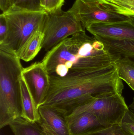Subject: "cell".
Wrapping results in <instances>:
<instances>
[{"label": "cell", "mask_w": 134, "mask_h": 135, "mask_svg": "<svg viewBox=\"0 0 134 135\" xmlns=\"http://www.w3.org/2000/svg\"><path fill=\"white\" fill-rule=\"evenodd\" d=\"M21 117L28 122L40 123L41 117L30 89L23 76L20 79Z\"/></svg>", "instance_id": "12"}, {"label": "cell", "mask_w": 134, "mask_h": 135, "mask_svg": "<svg viewBox=\"0 0 134 135\" xmlns=\"http://www.w3.org/2000/svg\"><path fill=\"white\" fill-rule=\"evenodd\" d=\"M9 9L28 12H46L41 5L40 0H16Z\"/></svg>", "instance_id": "18"}, {"label": "cell", "mask_w": 134, "mask_h": 135, "mask_svg": "<svg viewBox=\"0 0 134 135\" xmlns=\"http://www.w3.org/2000/svg\"><path fill=\"white\" fill-rule=\"evenodd\" d=\"M71 135H85L106 128L101 124L92 113L83 112L67 116Z\"/></svg>", "instance_id": "10"}, {"label": "cell", "mask_w": 134, "mask_h": 135, "mask_svg": "<svg viewBox=\"0 0 134 135\" xmlns=\"http://www.w3.org/2000/svg\"><path fill=\"white\" fill-rule=\"evenodd\" d=\"M64 2L65 0H46L45 10L50 12L62 9Z\"/></svg>", "instance_id": "21"}, {"label": "cell", "mask_w": 134, "mask_h": 135, "mask_svg": "<svg viewBox=\"0 0 134 135\" xmlns=\"http://www.w3.org/2000/svg\"><path fill=\"white\" fill-rule=\"evenodd\" d=\"M114 65L119 78L125 81L134 91V61L127 57H121Z\"/></svg>", "instance_id": "15"}, {"label": "cell", "mask_w": 134, "mask_h": 135, "mask_svg": "<svg viewBox=\"0 0 134 135\" xmlns=\"http://www.w3.org/2000/svg\"><path fill=\"white\" fill-rule=\"evenodd\" d=\"M14 51L0 46V128L21 117L23 67Z\"/></svg>", "instance_id": "3"}, {"label": "cell", "mask_w": 134, "mask_h": 135, "mask_svg": "<svg viewBox=\"0 0 134 135\" xmlns=\"http://www.w3.org/2000/svg\"><path fill=\"white\" fill-rule=\"evenodd\" d=\"M50 87L42 105L55 108L67 116L93 97L119 94L124 89L116 68L104 67L69 72L63 77L50 75Z\"/></svg>", "instance_id": "1"}, {"label": "cell", "mask_w": 134, "mask_h": 135, "mask_svg": "<svg viewBox=\"0 0 134 135\" xmlns=\"http://www.w3.org/2000/svg\"><path fill=\"white\" fill-rule=\"evenodd\" d=\"M121 57L85 30L66 38L50 49L41 61L50 75L63 77L69 72L104 67Z\"/></svg>", "instance_id": "2"}, {"label": "cell", "mask_w": 134, "mask_h": 135, "mask_svg": "<svg viewBox=\"0 0 134 135\" xmlns=\"http://www.w3.org/2000/svg\"><path fill=\"white\" fill-rule=\"evenodd\" d=\"M86 29L94 36L134 40V16L128 20L118 23L93 24Z\"/></svg>", "instance_id": "9"}, {"label": "cell", "mask_w": 134, "mask_h": 135, "mask_svg": "<svg viewBox=\"0 0 134 135\" xmlns=\"http://www.w3.org/2000/svg\"><path fill=\"white\" fill-rule=\"evenodd\" d=\"M129 110L122 94H116L93 97L85 104L75 109L68 115L83 112L90 113L97 117L101 124L108 128L120 124Z\"/></svg>", "instance_id": "5"}, {"label": "cell", "mask_w": 134, "mask_h": 135, "mask_svg": "<svg viewBox=\"0 0 134 135\" xmlns=\"http://www.w3.org/2000/svg\"><path fill=\"white\" fill-rule=\"evenodd\" d=\"M103 3L120 14L134 16V0H112Z\"/></svg>", "instance_id": "17"}, {"label": "cell", "mask_w": 134, "mask_h": 135, "mask_svg": "<svg viewBox=\"0 0 134 135\" xmlns=\"http://www.w3.org/2000/svg\"><path fill=\"white\" fill-rule=\"evenodd\" d=\"M22 75L38 109L43 104L49 90L50 74L41 61L36 62L24 68Z\"/></svg>", "instance_id": "8"}, {"label": "cell", "mask_w": 134, "mask_h": 135, "mask_svg": "<svg viewBox=\"0 0 134 135\" xmlns=\"http://www.w3.org/2000/svg\"><path fill=\"white\" fill-rule=\"evenodd\" d=\"M44 35L41 31L35 32L15 52L18 57L26 62L33 60L42 49Z\"/></svg>", "instance_id": "13"}, {"label": "cell", "mask_w": 134, "mask_h": 135, "mask_svg": "<svg viewBox=\"0 0 134 135\" xmlns=\"http://www.w3.org/2000/svg\"><path fill=\"white\" fill-rule=\"evenodd\" d=\"M84 30L81 22L68 10L61 9L47 12L41 29L42 49L49 51L66 38Z\"/></svg>", "instance_id": "6"}, {"label": "cell", "mask_w": 134, "mask_h": 135, "mask_svg": "<svg viewBox=\"0 0 134 135\" xmlns=\"http://www.w3.org/2000/svg\"><path fill=\"white\" fill-rule=\"evenodd\" d=\"M16 0H10V4H11V7L14 4Z\"/></svg>", "instance_id": "28"}, {"label": "cell", "mask_w": 134, "mask_h": 135, "mask_svg": "<svg viewBox=\"0 0 134 135\" xmlns=\"http://www.w3.org/2000/svg\"><path fill=\"white\" fill-rule=\"evenodd\" d=\"M97 1H99L101 3H103V2H105L110 1H112V0H97Z\"/></svg>", "instance_id": "27"}, {"label": "cell", "mask_w": 134, "mask_h": 135, "mask_svg": "<svg viewBox=\"0 0 134 135\" xmlns=\"http://www.w3.org/2000/svg\"><path fill=\"white\" fill-rule=\"evenodd\" d=\"M104 44L111 53L119 55L121 57H127L134 61V40H124L94 36Z\"/></svg>", "instance_id": "14"}, {"label": "cell", "mask_w": 134, "mask_h": 135, "mask_svg": "<svg viewBox=\"0 0 134 135\" xmlns=\"http://www.w3.org/2000/svg\"><path fill=\"white\" fill-rule=\"evenodd\" d=\"M41 127V132L43 135H58L50 127L44 123H38Z\"/></svg>", "instance_id": "23"}, {"label": "cell", "mask_w": 134, "mask_h": 135, "mask_svg": "<svg viewBox=\"0 0 134 135\" xmlns=\"http://www.w3.org/2000/svg\"><path fill=\"white\" fill-rule=\"evenodd\" d=\"M38 111L41 123L48 125L58 135H71L68 126L67 115L66 113L46 105L40 106Z\"/></svg>", "instance_id": "11"}, {"label": "cell", "mask_w": 134, "mask_h": 135, "mask_svg": "<svg viewBox=\"0 0 134 135\" xmlns=\"http://www.w3.org/2000/svg\"><path fill=\"white\" fill-rule=\"evenodd\" d=\"M9 126L14 135H43L38 123H30L21 117Z\"/></svg>", "instance_id": "16"}, {"label": "cell", "mask_w": 134, "mask_h": 135, "mask_svg": "<svg viewBox=\"0 0 134 135\" xmlns=\"http://www.w3.org/2000/svg\"><path fill=\"white\" fill-rule=\"evenodd\" d=\"M8 31V24L3 13L0 15V43L4 40Z\"/></svg>", "instance_id": "22"}, {"label": "cell", "mask_w": 134, "mask_h": 135, "mask_svg": "<svg viewBox=\"0 0 134 135\" xmlns=\"http://www.w3.org/2000/svg\"><path fill=\"white\" fill-rule=\"evenodd\" d=\"M122 129L129 135H134V113L129 110L124 115L120 124Z\"/></svg>", "instance_id": "19"}, {"label": "cell", "mask_w": 134, "mask_h": 135, "mask_svg": "<svg viewBox=\"0 0 134 135\" xmlns=\"http://www.w3.org/2000/svg\"><path fill=\"white\" fill-rule=\"evenodd\" d=\"M129 108L133 112H134V97L133 98V101L132 103L129 105Z\"/></svg>", "instance_id": "25"}, {"label": "cell", "mask_w": 134, "mask_h": 135, "mask_svg": "<svg viewBox=\"0 0 134 135\" xmlns=\"http://www.w3.org/2000/svg\"><path fill=\"white\" fill-rule=\"evenodd\" d=\"M85 135H129L120 124H116L100 131Z\"/></svg>", "instance_id": "20"}, {"label": "cell", "mask_w": 134, "mask_h": 135, "mask_svg": "<svg viewBox=\"0 0 134 135\" xmlns=\"http://www.w3.org/2000/svg\"><path fill=\"white\" fill-rule=\"evenodd\" d=\"M47 12H28L9 9L2 13L5 17L8 31L0 46L15 53L34 32L41 31Z\"/></svg>", "instance_id": "4"}, {"label": "cell", "mask_w": 134, "mask_h": 135, "mask_svg": "<svg viewBox=\"0 0 134 135\" xmlns=\"http://www.w3.org/2000/svg\"><path fill=\"white\" fill-rule=\"evenodd\" d=\"M68 11L86 29L93 24L118 23L128 20L132 17L120 14L97 0H75Z\"/></svg>", "instance_id": "7"}, {"label": "cell", "mask_w": 134, "mask_h": 135, "mask_svg": "<svg viewBox=\"0 0 134 135\" xmlns=\"http://www.w3.org/2000/svg\"><path fill=\"white\" fill-rule=\"evenodd\" d=\"M46 0H40L41 5L45 9L46 5Z\"/></svg>", "instance_id": "26"}, {"label": "cell", "mask_w": 134, "mask_h": 135, "mask_svg": "<svg viewBox=\"0 0 134 135\" xmlns=\"http://www.w3.org/2000/svg\"><path fill=\"white\" fill-rule=\"evenodd\" d=\"M10 7V0H0V8L2 12H5Z\"/></svg>", "instance_id": "24"}]
</instances>
